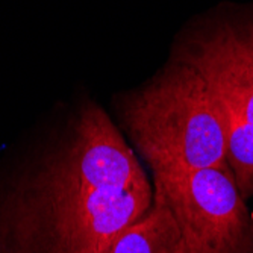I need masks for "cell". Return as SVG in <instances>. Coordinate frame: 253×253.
Instances as JSON below:
<instances>
[{
	"label": "cell",
	"instance_id": "3957f363",
	"mask_svg": "<svg viewBox=\"0 0 253 253\" xmlns=\"http://www.w3.org/2000/svg\"><path fill=\"white\" fill-rule=\"evenodd\" d=\"M164 197L194 253H250L253 221L231 170L155 169Z\"/></svg>",
	"mask_w": 253,
	"mask_h": 253
},
{
	"label": "cell",
	"instance_id": "7a4b0ae2",
	"mask_svg": "<svg viewBox=\"0 0 253 253\" xmlns=\"http://www.w3.org/2000/svg\"><path fill=\"white\" fill-rule=\"evenodd\" d=\"M122 125L155 169H223L224 114L197 70L176 59L120 105Z\"/></svg>",
	"mask_w": 253,
	"mask_h": 253
},
{
	"label": "cell",
	"instance_id": "277c9868",
	"mask_svg": "<svg viewBox=\"0 0 253 253\" xmlns=\"http://www.w3.org/2000/svg\"><path fill=\"white\" fill-rule=\"evenodd\" d=\"M176 59L197 70L227 111L253 123V20L226 21L200 32Z\"/></svg>",
	"mask_w": 253,
	"mask_h": 253
},
{
	"label": "cell",
	"instance_id": "6da1fadb",
	"mask_svg": "<svg viewBox=\"0 0 253 253\" xmlns=\"http://www.w3.org/2000/svg\"><path fill=\"white\" fill-rule=\"evenodd\" d=\"M152 203L135 153L86 102L0 180V253H109Z\"/></svg>",
	"mask_w": 253,
	"mask_h": 253
},
{
	"label": "cell",
	"instance_id": "5b68a950",
	"mask_svg": "<svg viewBox=\"0 0 253 253\" xmlns=\"http://www.w3.org/2000/svg\"><path fill=\"white\" fill-rule=\"evenodd\" d=\"M109 253H194V250L164 197L153 191V203L147 212L123 229Z\"/></svg>",
	"mask_w": 253,
	"mask_h": 253
},
{
	"label": "cell",
	"instance_id": "8992f818",
	"mask_svg": "<svg viewBox=\"0 0 253 253\" xmlns=\"http://www.w3.org/2000/svg\"><path fill=\"white\" fill-rule=\"evenodd\" d=\"M220 106L226 125L227 164L241 196L246 199L253 196V123L240 119L221 103Z\"/></svg>",
	"mask_w": 253,
	"mask_h": 253
},
{
	"label": "cell",
	"instance_id": "52a82bcc",
	"mask_svg": "<svg viewBox=\"0 0 253 253\" xmlns=\"http://www.w3.org/2000/svg\"><path fill=\"white\" fill-rule=\"evenodd\" d=\"M250 253H253V247H252V252H250Z\"/></svg>",
	"mask_w": 253,
	"mask_h": 253
}]
</instances>
